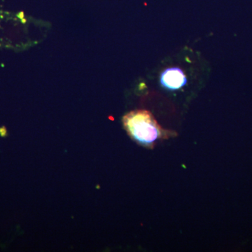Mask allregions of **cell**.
<instances>
[{
  "mask_svg": "<svg viewBox=\"0 0 252 252\" xmlns=\"http://www.w3.org/2000/svg\"><path fill=\"white\" fill-rule=\"evenodd\" d=\"M124 127L131 138L137 143L150 146L162 137V130L152 113L135 110L123 118Z\"/></svg>",
  "mask_w": 252,
  "mask_h": 252,
  "instance_id": "1",
  "label": "cell"
},
{
  "mask_svg": "<svg viewBox=\"0 0 252 252\" xmlns=\"http://www.w3.org/2000/svg\"><path fill=\"white\" fill-rule=\"evenodd\" d=\"M162 87L170 91L178 90L187 84L183 70L179 67H170L164 70L160 77Z\"/></svg>",
  "mask_w": 252,
  "mask_h": 252,
  "instance_id": "2",
  "label": "cell"
}]
</instances>
